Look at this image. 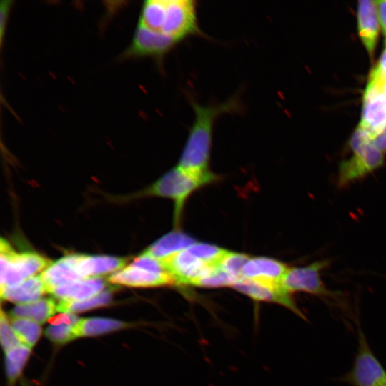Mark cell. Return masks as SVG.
Masks as SVG:
<instances>
[{"instance_id":"obj_9","label":"cell","mask_w":386,"mask_h":386,"mask_svg":"<svg viewBox=\"0 0 386 386\" xmlns=\"http://www.w3.org/2000/svg\"><path fill=\"white\" fill-rule=\"evenodd\" d=\"M359 127L372 140L386 127V96L377 84L370 78L363 95Z\"/></svg>"},{"instance_id":"obj_7","label":"cell","mask_w":386,"mask_h":386,"mask_svg":"<svg viewBox=\"0 0 386 386\" xmlns=\"http://www.w3.org/2000/svg\"><path fill=\"white\" fill-rule=\"evenodd\" d=\"M358 347L350 370L342 381L351 386H386V370L371 350L360 327H357Z\"/></svg>"},{"instance_id":"obj_18","label":"cell","mask_w":386,"mask_h":386,"mask_svg":"<svg viewBox=\"0 0 386 386\" xmlns=\"http://www.w3.org/2000/svg\"><path fill=\"white\" fill-rule=\"evenodd\" d=\"M194 243L195 239L189 235L174 230L155 241L144 252L163 262Z\"/></svg>"},{"instance_id":"obj_12","label":"cell","mask_w":386,"mask_h":386,"mask_svg":"<svg viewBox=\"0 0 386 386\" xmlns=\"http://www.w3.org/2000/svg\"><path fill=\"white\" fill-rule=\"evenodd\" d=\"M112 284L133 287H155L174 284L167 272H155L132 263L113 273L108 279Z\"/></svg>"},{"instance_id":"obj_5","label":"cell","mask_w":386,"mask_h":386,"mask_svg":"<svg viewBox=\"0 0 386 386\" xmlns=\"http://www.w3.org/2000/svg\"><path fill=\"white\" fill-rule=\"evenodd\" d=\"M160 33L178 41L191 36H205L199 26L197 1L194 0H163Z\"/></svg>"},{"instance_id":"obj_11","label":"cell","mask_w":386,"mask_h":386,"mask_svg":"<svg viewBox=\"0 0 386 386\" xmlns=\"http://www.w3.org/2000/svg\"><path fill=\"white\" fill-rule=\"evenodd\" d=\"M174 284L196 286L212 267L185 249L162 262ZM215 267V266H214Z\"/></svg>"},{"instance_id":"obj_21","label":"cell","mask_w":386,"mask_h":386,"mask_svg":"<svg viewBox=\"0 0 386 386\" xmlns=\"http://www.w3.org/2000/svg\"><path fill=\"white\" fill-rule=\"evenodd\" d=\"M127 325L124 322L109 318H81L73 326V331L76 337L94 336L117 330Z\"/></svg>"},{"instance_id":"obj_6","label":"cell","mask_w":386,"mask_h":386,"mask_svg":"<svg viewBox=\"0 0 386 386\" xmlns=\"http://www.w3.org/2000/svg\"><path fill=\"white\" fill-rule=\"evenodd\" d=\"M330 264L331 259H321L308 265L290 267L282 284L291 294L305 292L324 299L338 300L342 293L329 290L321 278L322 272Z\"/></svg>"},{"instance_id":"obj_32","label":"cell","mask_w":386,"mask_h":386,"mask_svg":"<svg viewBox=\"0 0 386 386\" xmlns=\"http://www.w3.org/2000/svg\"><path fill=\"white\" fill-rule=\"evenodd\" d=\"M79 320V317L72 313H62L57 315H54L48 321L53 325L62 324L74 325Z\"/></svg>"},{"instance_id":"obj_17","label":"cell","mask_w":386,"mask_h":386,"mask_svg":"<svg viewBox=\"0 0 386 386\" xmlns=\"http://www.w3.org/2000/svg\"><path fill=\"white\" fill-rule=\"evenodd\" d=\"M106 287L101 278H84L59 286L51 294L60 300L81 301L99 294Z\"/></svg>"},{"instance_id":"obj_30","label":"cell","mask_w":386,"mask_h":386,"mask_svg":"<svg viewBox=\"0 0 386 386\" xmlns=\"http://www.w3.org/2000/svg\"><path fill=\"white\" fill-rule=\"evenodd\" d=\"M369 78L377 84L386 96V49L382 53L377 65L371 71Z\"/></svg>"},{"instance_id":"obj_3","label":"cell","mask_w":386,"mask_h":386,"mask_svg":"<svg viewBox=\"0 0 386 386\" xmlns=\"http://www.w3.org/2000/svg\"><path fill=\"white\" fill-rule=\"evenodd\" d=\"M1 291L19 284L46 269L51 263L48 259L33 252H17L9 243L1 239Z\"/></svg>"},{"instance_id":"obj_23","label":"cell","mask_w":386,"mask_h":386,"mask_svg":"<svg viewBox=\"0 0 386 386\" xmlns=\"http://www.w3.org/2000/svg\"><path fill=\"white\" fill-rule=\"evenodd\" d=\"M11 325L21 344L31 348L37 342L41 335L39 323L29 319L11 317Z\"/></svg>"},{"instance_id":"obj_27","label":"cell","mask_w":386,"mask_h":386,"mask_svg":"<svg viewBox=\"0 0 386 386\" xmlns=\"http://www.w3.org/2000/svg\"><path fill=\"white\" fill-rule=\"evenodd\" d=\"M249 259L247 254L243 253L227 252L220 261L219 266L236 280L242 278V271Z\"/></svg>"},{"instance_id":"obj_33","label":"cell","mask_w":386,"mask_h":386,"mask_svg":"<svg viewBox=\"0 0 386 386\" xmlns=\"http://www.w3.org/2000/svg\"><path fill=\"white\" fill-rule=\"evenodd\" d=\"M379 21L386 38V1H375Z\"/></svg>"},{"instance_id":"obj_15","label":"cell","mask_w":386,"mask_h":386,"mask_svg":"<svg viewBox=\"0 0 386 386\" xmlns=\"http://www.w3.org/2000/svg\"><path fill=\"white\" fill-rule=\"evenodd\" d=\"M127 259L106 255L77 254L76 269L81 279L116 272L126 266Z\"/></svg>"},{"instance_id":"obj_24","label":"cell","mask_w":386,"mask_h":386,"mask_svg":"<svg viewBox=\"0 0 386 386\" xmlns=\"http://www.w3.org/2000/svg\"><path fill=\"white\" fill-rule=\"evenodd\" d=\"M31 348L20 344L6 353V374L10 382L20 375L29 356Z\"/></svg>"},{"instance_id":"obj_34","label":"cell","mask_w":386,"mask_h":386,"mask_svg":"<svg viewBox=\"0 0 386 386\" xmlns=\"http://www.w3.org/2000/svg\"><path fill=\"white\" fill-rule=\"evenodd\" d=\"M374 144L384 154L386 153V127L384 131L372 140Z\"/></svg>"},{"instance_id":"obj_19","label":"cell","mask_w":386,"mask_h":386,"mask_svg":"<svg viewBox=\"0 0 386 386\" xmlns=\"http://www.w3.org/2000/svg\"><path fill=\"white\" fill-rule=\"evenodd\" d=\"M46 292L40 275L33 276L15 286L1 291V297L9 302L26 304L36 300Z\"/></svg>"},{"instance_id":"obj_25","label":"cell","mask_w":386,"mask_h":386,"mask_svg":"<svg viewBox=\"0 0 386 386\" xmlns=\"http://www.w3.org/2000/svg\"><path fill=\"white\" fill-rule=\"evenodd\" d=\"M192 254L211 267L218 266L227 250L207 243H194L187 248Z\"/></svg>"},{"instance_id":"obj_14","label":"cell","mask_w":386,"mask_h":386,"mask_svg":"<svg viewBox=\"0 0 386 386\" xmlns=\"http://www.w3.org/2000/svg\"><path fill=\"white\" fill-rule=\"evenodd\" d=\"M379 18L375 1H359L357 25L360 39L372 57L379 34Z\"/></svg>"},{"instance_id":"obj_2","label":"cell","mask_w":386,"mask_h":386,"mask_svg":"<svg viewBox=\"0 0 386 386\" xmlns=\"http://www.w3.org/2000/svg\"><path fill=\"white\" fill-rule=\"evenodd\" d=\"M348 146L352 154L339 164L336 182L339 189L347 188L365 179L385 164V154L360 127L351 136Z\"/></svg>"},{"instance_id":"obj_20","label":"cell","mask_w":386,"mask_h":386,"mask_svg":"<svg viewBox=\"0 0 386 386\" xmlns=\"http://www.w3.org/2000/svg\"><path fill=\"white\" fill-rule=\"evenodd\" d=\"M57 311V304L52 298H40L26 304H20L11 312V317L31 320L37 323H44Z\"/></svg>"},{"instance_id":"obj_13","label":"cell","mask_w":386,"mask_h":386,"mask_svg":"<svg viewBox=\"0 0 386 386\" xmlns=\"http://www.w3.org/2000/svg\"><path fill=\"white\" fill-rule=\"evenodd\" d=\"M289 267L277 259L257 257L249 258L242 271V277L273 284H282Z\"/></svg>"},{"instance_id":"obj_16","label":"cell","mask_w":386,"mask_h":386,"mask_svg":"<svg viewBox=\"0 0 386 386\" xmlns=\"http://www.w3.org/2000/svg\"><path fill=\"white\" fill-rule=\"evenodd\" d=\"M77 254L64 256L45 269L40 274L47 292L69 282L80 279L76 269Z\"/></svg>"},{"instance_id":"obj_26","label":"cell","mask_w":386,"mask_h":386,"mask_svg":"<svg viewBox=\"0 0 386 386\" xmlns=\"http://www.w3.org/2000/svg\"><path fill=\"white\" fill-rule=\"evenodd\" d=\"M235 281L234 277L218 265L211 267L197 282L196 286L204 287H232Z\"/></svg>"},{"instance_id":"obj_29","label":"cell","mask_w":386,"mask_h":386,"mask_svg":"<svg viewBox=\"0 0 386 386\" xmlns=\"http://www.w3.org/2000/svg\"><path fill=\"white\" fill-rule=\"evenodd\" d=\"M73 326L64 324L51 325L46 328L45 335L54 342L66 343L76 338L73 331Z\"/></svg>"},{"instance_id":"obj_4","label":"cell","mask_w":386,"mask_h":386,"mask_svg":"<svg viewBox=\"0 0 386 386\" xmlns=\"http://www.w3.org/2000/svg\"><path fill=\"white\" fill-rule=\"evenodd\" d=\"M216 180L192 175L178 166L172 168L144 192V194L169 198L174 202V220L179 222L184 203L199 188Z\"/></svg>"},{"instance_id":"obj_28","label":"cell","mask_w":386,"mask_h":386,"mask_svg":"<svg viewBox=\"0 0 386 386\" xmlns=\"http://www.w3.org/2000/svg\"><path fill=\"white\" fill-rule=\"evenodd\" d=\"M0 333L1 345L5 353L21 344L11 325L9 319L2 310L0 315Z\"/></svg>"},{"instance_id":"obj_8","label":"cell","mask_w":386,"mask_h":386,"mask_svg":"<svg viewBox=\"0 0 386 386\" xmlns=\"http://www.w3.org/2000/svg\"><path fill=\"white\" fill-rule=\"evenodd\" d=\"M179 41L140 24L134 31L131 44L124 53V57H151L162 62Z\"/></svg>"},{"instance_id":"obj_10","label":"cell","mask_w":386,"mask_h":386,"mask_svg":"<svg viewBox=\"0 0 386 386\" xmlns=\"http://www.w3.org/2000/svg\"><path fill=\"white\" fill-rule=\"evenodd\" d=\"M232 287L254 300L282 305L300 317L307 320L296 305L292 294L287 291L282 284H273L242 277L236 280Z\"/></svg>"},{"instance_id":"obj_1","label":"cell","mask_w":386,"mask_h":386,"mask_svg":"<svg viewBox=\"0 0 386 386\" xmlns=\"http://www.w3.org/2000/svg\"><path fill=\"white\" fill-rule=\"evenodd\" d=\"M194 119L181 154L178 167L194 176L217 179L209 170L214 123L226 113L239 112L242 109L239 96H234L217 104L203 105L189 96Z\"/></svg>"},{"instance_id":"obj_31","label":"cell","mask_w":386,"mask_h":386,"mask_svg":"<svg viewBox=\"0 0 386 386\" xmlns=\"http://www.w3.org/2000/svg\"><path fill=\"white\" fill-rule=\"evenodd\" d=\"M12 1H3L1 2L0 5V36H1V43L3 41V36L5 32V29L6 26L9 14L10 9L11 7Z\"/></svg>"},{"instance_id":"obj_22","label":"cell","mask_w":386,"mask_h":386,"mask_svg":"<svg viewBox=\"0 0 386 386\" xmlns=\"http://www.w3.org/2000/svg\"><path fill=\"white\" fill-rule=\"evenodd\" d=\"M112 300L111 290H106L99 294L81 301L60 300L57 304V311L72 313L86 311L109 304Z\"/></svg>"}]
</instances>
